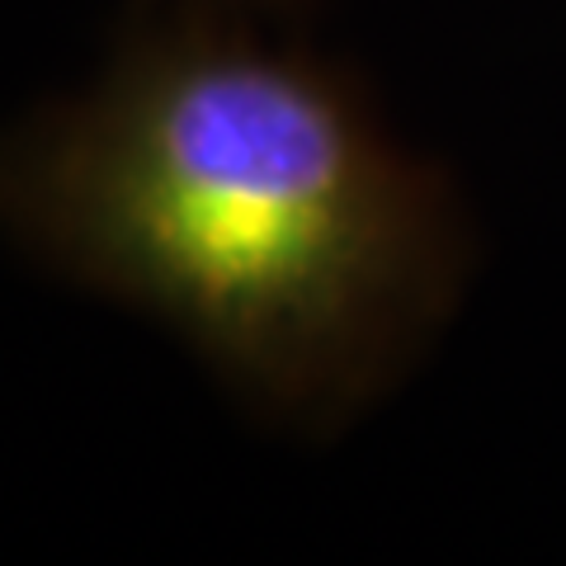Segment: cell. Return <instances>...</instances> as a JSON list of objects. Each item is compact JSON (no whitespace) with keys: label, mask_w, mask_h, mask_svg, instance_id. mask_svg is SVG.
<instances>
[{"label":"cell","mask_w":566,"mask_h":566,"mask_svg":"<svg viewBox=\"0 0 566 566\" xmlns=\"http://www.w3.org/2000/svg\"><path fill=\"white\" fill-rule=\"evenodd\" d=\"M270 24L151 6L85 91L0 137V227L260 416L331 434L449 316L468 232L349 71Z\"/></svg>","instance_id":"cell-1"},{"label":"cell","mask_w":566,"mask_h":566,"mask_svg":"<svg viewBox=\"0 0 566 566\" xmlns=\"http://www.w3.org/2000/svg\"><path fill=\"white\" fill-rule=\"evenodd\" d=\"M151 6H212V10H245L264 14V20H289L297 0H151Z\"/></svg>","instance_id":"cell-2"}]
</instances>
